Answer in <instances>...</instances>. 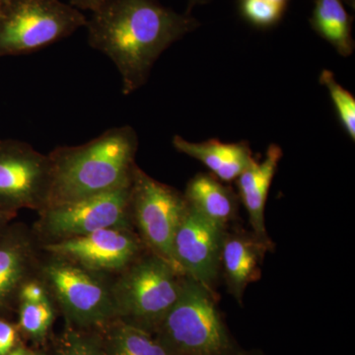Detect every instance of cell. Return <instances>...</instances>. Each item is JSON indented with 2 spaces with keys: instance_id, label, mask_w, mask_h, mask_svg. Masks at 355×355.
Listing matches in <instances>:
<instances>
[{
  "instance_id": "29",
  "label": "cell",
  "mask_w": 355,
  "mask_h": 355,
  "mask_svg": "<svg viewBox=\"0 0 355 355\" xmlns=\"http://www.w3.org/2000/svg\"><path fill=\"white\" fill-rule=\"evenodd\" d=\"M7 212H10V210H8V211H6V209H4V207H2V205H0V222L3 220L4 216H6V214Z\"/></svg>"
},
{
  "instance_id": "8",
  "label": "cell",
  "mask_w": 355,
  "mask_h": 355,
  "mask_svg": "<svg viewBox=\"0 0 355 355\" xmlns=\"http://www.w3.org/2000/svg\"><path fill=\"white\" fill-rule=\"evenodd\" d=\"M130 184L92 197L46 205L39 211L40 218L35 227L37 235L46 244L100 229L132 228Z\"/></svg>"
},
{
  "instance_id": "24",
  "label": "cell",
  "mask_w": 355,
  "mask_h": 355,
  "mask_svg": "<svg viewBox=\"0 0 355 355\" xmlns=\"http://www.w3.org/2000/svg\"><path fill=\"white\" fill-rule=\"evenodd\" d=\"M17 331L8 322L0 320V355H8L16 347Z\"/></svg>"
},
{
  "instance_id": "27",
  "label": "cell",
  "mask_w": 355,
  "mask_h": 355,
  "mask_svg": "<svg viewBox=\"0 0 355 355\" xmlns=\"http://www.w3.org/2000/svg\"><path fill=\"white\" fill-rule=\"evenodd\" d=\"M211 0H189L188 11L187 13L191 14V11L193 10L197 6H205V4L209 3Z\"/></svg>"
},
{
  "instance_id": "20",
  "label": "cell",
  "mask_w": 355,
  "mask_h": 355,
  "mask_svg": "<svg viewBox=\"0 0 355 355\" xmlns=\"http://www.w3.org/2000/svg\"><path fill=\"white\" fill-rule=\"evenodd\" d=\"M55 320V305L51 299L38 303L20 302L19 327L33 342L43 343Z\"/></svg>"
},
{
  "instance_id": "17",
  "label": "cell",
  "mask_w": 355,
  "mask_h": 355,
  "mask_svg": "<svg viewBox=\"0 0 355 355\" xmlns=\"http://www.w3.org/2000/svg\"><path fill=\"white\" fill-rule=\"evenodd\" d=\"M352 22L354 17L345 10L343 0H315L311 27L342 57H349L354 51Z\"/></svg>"
},
{
  "instance_id": "10",
  "label": "cell",
  "mask_w": 355,
  "mask_h": 355,
  "mask_svg": "<svg viewBox=\"0 0 355 355\" xmlns=\"http://www.w3.org/2000/svg\"><path fill=\"white\" fill-rule=\"evenodd\" d=\"M51 180L49 155L26 144L0 146V202L8 209H43Z\"/></svg>"
},
{
  "instance_id": "2",
  "label": "cell",
  "mask_w": 355,
  "mask_h": 355,
  "mask_svg": "<svg viewBox=\"0 0 355 355\" xmlns=\"http://www.w3.org/2000/svg\"><path fill=\"white\" fill-rule=\"evenodd\" d=\"M137 148L139 137L130 125L110 128L81 146L58 147L49 154L51 180L46 205L128 186L137 166Z\"/></svg>"
},
{
  "instance_id": "6",
  "label": "cell",
  "mask_w": 355,
  "mask_h": 355,
  "mask_svg": "<svg viewBox=\"0 0 355 355\" xmlns=\"http://www.w3.org/2000/svg\"><path fill=\"white\" fill-rule=\"evenodd\" d=\"M86 23L81 10L60 0H7L0 10V55L41 50Z\"/></svg>"
},
{
  "instance_id": "5",
  "label": "cell",
  "mask_w": 355,
  "mask_h": 355,
  "mask_svg": "<svg viewBox=\"0 0 355 355\" xmlns=\"http://www.w3.org/2000/svg\"><path fill=\"white\" fill-rule=\"evenodd\" d=\"M104 277L51 254L38 270L39 279L67 323L87 330H97L116 319L111 284Z\"/></svg>"
},
{
  "instance_id": "21",
  "label": "cell",
  "mask_w": 355,
  "mask_h": 355,
  "mask_svg": "<svg viewBox=\"0 0 355 355\" xmlns=\"http://www.w3.org/2000/svg\"><path fill=\"white\" fill-rule=\"evenodd\" d=\"M320 83L328 89L338 120L352 141L355 140V99L354 95L336 80L330 70L322 71Z\"/></svg>"
},
{
  "instance_id": "11",
  "label": "cell",
  "mask_w": 355,
  "mask_h": 355,
  "mask_svg": "<svg viewBox=\"0 0 355 355\" xmlns=\"http://www.w3.org/2000/svg\"><path fill=\"white\" fill-rule=\"evenodd\" d=\"M227 228L189 207L173 240V258L179 272L214 293L220 275L222 244Z\"/></svg>"
},
{
  "instance_id": "18",
  "label": "cell",
  "mask_w": 355,
  "mask_h": 355,
  "mask_svg": "<svg viewBox=\"0 0 355 355\" xmlns=\"http://www.w3.org/2000/svg\"><path fill=\"white\" fill-rule=\"evenodd\" d=\"M107 355H171L153 334L114 319L97 329Z\"/></svg>"
},
{
  "instance_id": "15",
  "label": "cell",
  "mask_w": 355,
  "mask_h": 355,
  "mask_svg": "<svg viewBox=\"0 0 355 355\" xmlns=\"http://www.w3.org/2000/svg\"><path fill=\"white\" fill-rule=\"evenodd\" d=\"M34 238L21 234L0 243V305L19 293L27 280L38 275Z\"/></svg>"
},
{
  "instance_id": "1",
  "label": "cell",
  "mask_w": 355,
  "mask_h": 355,
  "mask_svg": "<svg viewBox=\"0 0 355 355\" xmlns=\"http://www.w3.org/2000/svg\"><path fill=\"white\" fill-rule=\"evenodd\" d=\"M200 26L191 14L177 13L158 0H107L85 27L89 44L113 62L123 93L130 95L146 83L163 51Z\"/></svg>"
},
{
  "instance_id": "28",
  "label": "cell",
  "mask_w": 355,
  "mask_h": 355,
  "mask_svg": "<svg viewBox=\"0 0 355 355\" xmlns=\"http://www.w3.org/2000/svg\"><path fill=\"white\" fill-rule=\"evenodd\" d=\"M263 1L268 2V3L272 4V6L286 9L287 6H288L289 0H263Z\"/></svg>"
},
{
  "instance_id": "13",
  "label": "cell",
  "mask_w": 355,
  "mask_h": 355,
  "mask_svg": "<svg viewBox=\"0 0 355 355\" xmlns=\"http://www.w3.org/2000/svg\"><path fill=\"white\" fill-rule=\"evenodd\" d=\"M282 158V149L277 144H270L263 161L254 160L236 180L240 198L249 216L252 232L268 245H272V242L266 232V203Z\"/></svg>"
},
{
  "instance_id": "16",
  "label": "cell",
  "mask_w": 355,
  "mask_h": 355,
  "mask_svg": "<svg viewBox=\"0 0 355 355\" xmlns=\"http://www.w3.org/2000/svg\"><path fill=\"white\" fill-rule=\"evenodd\" d=\"M184 197L189 207L223 227L237 216V196L214 175H196L187 184Z\"/></svg>"
},
{
  "instance_id": "9",
  "label": "cell",
  "mask_w": 355,
  "mask_h": 355,
  "mask_svg": "<svg viewBox=\"0 0 355 355\" xmlns=\"http://www.w3.org/2000/svg\"><path fill=\"white\" fill-rule=\"evenodd\" d=\"M43 250L92 272L120 273L141 256L144 245L132 228L100 229L89 234L46 243Z\"/></svg>"
},
{
  "instance_id": "22",
  "label": "cell",
  "mask_w": 355,
  "mask_h": 355,
  "mask_svg": "<svg viewBox=\"0 0 355 355\" xmlns=\"http://www.w3.org/2000/svg\"><path fill=\"white\" fill-rule=\"evenodd\" d=\"M286 9L272 6L263 0H240V12L250 24L270 28L282 20Z\"/></svg>"
},
{
  "instance_id": "7",
  "label": "cell",
  "mask_w": 355,
  "mask_h": 355,
  "mask_svg": "<svg viewBox=\"0 0 355 355\" xmlns=\"http://www.w3.org/2000/svg\"><path fill=\"white\" fill-rule=\"evenodd\" d=\"M187 209L188 202L184 195L135 167L130 184L132 224L137 226L144 247L164 259L178 272L173 258V240Z\"/></svg>"
},
{
  "instance_id": "23",
  "label": "cell",
  "mask_w": 355,
  "mask_h": 355,
  "mask_svg": "<svg viewBox=\"0 0 355 355\" xmlns=\"http://www.w3.org/2000/svg\"><path fill=\"white\" fill-rule=\"evenodd\" d=\"M50 298L46 287L39 279L38 275L27 280L21 286L19 293H18V299L20 302L38 303Z\"/></svg>"
},
{
  "instance_id": "30",
  "label": "cell",
  "mask_w": 355,
  "mask_h": 355,
  "mask_svg": "<svg viewBox=\"0 0 355 355\" xmlns=\"http://www.w3.org/2000/svg\"><path fill=\"white\" fill-rule=\"evenodd\" d=\"M343 1H345V4H347L349 8H352V10H355V0H343Z\"/></svg>"
},
{
  "instance_id": "19",
  "label": "cell",
  "mask_w": 355,
  "mask_h": 355,
  "mask_svg": "<svg viewBox=\"0 0 355 355\" xmlns=\"http://www.w3.org/2000/svg\"><path fill=\"white\" fill-rule=\"evenodd\" d=\"M46 355H107L102 336L98 330L76 328L65 324L53 343L51 354Z\"/></svg>"
},
{
  "instance_id": "14",
  "label": "cell",
  "mask_w": 355,
  "mask_h": 355,
  "mask_svg": "<svg viewBox=\"0 0 355 355\" xmlns=\"http://www.w3.org/2000/svg\"><path fill=\"white\" fill-rule=\"evenodd\" d=\"M172 144L177 151L197 159L214 177L226 183L236 181L254 160L247 141L224 144L218 139H209L191 142L175 135Z\"/></svg>"
},
{
  "instance_id": "3",
  "label": "cell",
  "mask_w": 355,
  "mask_h": 355,
  "mask_svg": "<svg viewBox=\"0 0 355 355\" xmlns=\"http://www.w3.org/2000/svg\"><path fill=\"white\" fill-rule=\"evenodd\" d=\"M171 355H238L214 293L184 275L179 298L153 334Z\"/></svg>"
},
{
  "instance_id": "31",
  "label": "cell",
  "mask_w": 355,
  "mask_h": 355,
  "mask_svg": "<svg viewBox=\"0 0 355 355\" xmlns=\"http://www.w3.org/2000/svg\"><path fill=\"white\" fill-rule=\"evenodd\" d=\"M238 355H256V354H243V352H240V354Z\"/></svg>"
},
{
  "instance_id": "4",
  "label": "cell",
  "mask_w": 355,
  "mask_h": 355,
  "mask_svg": "<svg viewBox=\"0 0 355 355\" xmlns=\"http://www.w3.org/2000/svg\"><path fill=\"white\" fill-rule=\"evenodd\" d=\"M183 277L157 254H141L111 282L116 319L155 333L179 298Z\"/></svg>"
},
{
  "instance_id": "12",
  "label": "cell",
  "mask_w": 355,
  "mask_h": 355,
  "mask_svg": "<svg viewBox=\"0 0 355 355\" xmlns=\"http://www.w3.org/2000/svg\"><path fill=\"white\" fill-rule=\"evenodd\" d=\"M272 245L259 239L253 232L226 230L222 244L220 272L223 273L229 293L242 302L249 284L260 279L266 252Z\"/></svg>"
},
{
  "instance_id": "25",
  "label": "cell",
  "mask_w": 355,
  "mask_h": 355,
  "mask_svg": "<svg viewBox=\"0 0 355 355\" xmlns=\"http://www.w3.org/2000/svg\"><path fill=\"white\" fill-rule=\"evenodd\" d=\"M106 1L107 0H69V4L79 10H88L93 12Z\"/></svg>"
},
{
  "instance_id": "26",
  "label": "cell",
  "mask_w": 355,
  "mask_h": 355,
  "mask_svg": "<svg viewBox=\"0 0 355 355\" xmlns=\"http://www.w3.org/2000/svg\"><path fill=\"white\" fill-rule=\"evenodd\" d=\"M8 355H46L40 350L30 349L24 347H15Z\"/></svg>"
}]
</instances>
